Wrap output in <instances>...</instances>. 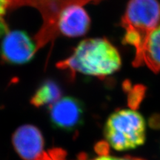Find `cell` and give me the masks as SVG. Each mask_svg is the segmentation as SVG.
Here are the masks:
<instances>
[{
	"label": "cell",
	"mask_w": 160,
	"mask_h": 160,
	"mask_svg": "<svg viewBox=\"0 0 160 160\" xmlns=\"http://www.w3.org/2000/svg\"><path fill=\"white\" fill-rule=\"evenodd\" d=\"M13 147L25 160H37L45 152L44 139L35 126L25 125L18 128L13 135Z\"/></svg>",
	"instance_id": "52a82bcc"
},
{
	"label": "cell",
	"mask_w": 160,
	"mask_h": 160,
	"mask_svg": "<svg viewBox=\"0 0 160 160\" xmlns=\"http://www.w3.org/2000/svg\"><path fill=\"white\" fill-rule=\"evenodd\" d=\"M11 0H0V21L3 20L4 16L9 10Z\"/></svg>",
	"instance_id": "4fadbf2b"
},
{
	"label": "cell",
	"mask_w": 160,
	"mask_h": 160,
	"mask_svg": "<svg viewBox=\"0 0 160 160\" xmlns=\"http://www.w3.org/2000/svg\"><path fill=\"white\" fill-rule=\"evenodd\" d=\"M37 48L34 40L25 31H8L0 45V57L6 63L23 65L33 59Z\"/></svg>",
	"instance_id": "5b68a950"
},
{
	"label": "cell",
	"mask_w": 160,
	"mask_h": 160,
	"mask_svg": "<svg viewBox=\"0 0 160 160\" xmlns=\"http://www.w3.org/2000/svg\"><path fill=\"white\" fill-rule=\"evenodd\" d=\"M122 65L119 52L105 38H91L81 41L68 57L57 67L68 73L71 79L79 73L103 79L119 71Z\"/></svg>",
	"instance_id": "6da1fadb"
},
{
	"label": "cell",
	"mask_w": 160,
	"mask_h": 160,
	"mask_svg": "<svg viewBox=\"0 0 160 160\" xmlns=\"http://www.w3.org/2000/svg\"><path fill=\"white\" fill-rule=\"evenodd\" d=\"M62 90L59 85L51 79L44 81L31 99V104L37 108L50 107L62 98Z\"/></svg>",
	"instance_id": "9c48e42d"
},
{
	"label": "cell",
	"mask_w": 160,
	"mask_h": 160,
	"mask_svg": "<svg viewBox=\"0 0 160 160\" xmlns=\"http://www.w3.org/2000/svg\"><path fill=\"white\" fill-rule=\"evenodd\" d=\"M49 117L54 128L67 132L76 131L83 123V104L75 97H62L49 107Z\"/></svg>",
	"instance_id": "8992f818"
},
{
	"label": "cell",
	"mask_w": 160,
	"mask_h": 160,
	"mask_svg": "<svg viewBox=\"0 0 160 160\" xmlns=\"http://www.w3.org/2000/svg\"><path fill=\"white\" fill-rule=\"evenodd\" d=\"M119 25L125 30L122 43L135 49L133 66L145 65L150 37L160 25V4L157 0H130Z\"/></svg>",
	"instance_id": "7a4b0ae2"
},
{
	"label": "cell",
	"mask_w": 160,
	"mask_h": 160,
	"mask_svg": "<svg viewBox=\"0 0 160 160\" xmlns=\"http://www.w3.org/2000/svg\"><path fill=\"white\" fill-rule=\"evenodd\" d=\"M91 160H145L140 158L129 157L126 156L123 157H112L108 154H100L99 157L94 158V159Z\"/></svg>",
	"instance_id": "7c38bea8"
},
{
	"label": "cell",
	"mask_w": 160,
	"mask_h": 160,
	"mask_svg": "<svg viewBox=\"0 0 160 160\" xmlns=\"http://www.w3.org/2000/svg\"><path fill=\"white\" fill-rule=\"evenodd\" d=\"M104 135L107 142L116 151L135 149L145 142V120L134 110H119L108 118Z\"/></svg>",
	"instance_id": "3957f363"
},
{
	"label": "cell",
	"mask_w": 160,
	"mask_h": 160,
	"mask_svg": "<svg viewBox=\"0 0 160 160\" xmlns=\"http://www.w3.org/2000/svg\"><path fill=\"white\" fill-rule=\"evenodd\" d=\"M91 26V18L83 6L68 8L60 16L58 22L59 34L68 37L85 35Z\"/></svg>",
	"instance_id": "ba28073f"
},
{
	"label": "cell",
	"mask_w": 160,
	"mask_h": 160,
	"mask_svg": "<svg viewBox=\"0 0 160 160\" xmlns=\"http://www.w3.org/2000/svg\"><path fill=\"white\" fill-rule=\"evenodd\" d=\"M102 0H11L9 10L22 6L34 8L41 14L42 23L33 40L37 51L51 43L59 36L58 22L62 13L73 6H84L88 4H98Z\"/></svg>",
	"instance_id": "277c9868"
},
{
	"label": "cell",
	"mask_w": 160,
	"mask_h": 160,
	"mask_svg": "<svg viewBox=\"0 0 160 160\" xmlns=\"http://www.w3.org/2000/svg\"><path fill=\"white\" fill-rule=\"evenodd\" d=\"M145 65L156 73L160 71V25L150 37Z\"/></svg>",
	"instance_id": "30bf717a"
},
{
	"label": "cell",
	"mask_w": 160,
	"mask_h": 160,
	"mask_svg": "<svg viewBox=\"0 0 160 160\" xmlns=\"http://www.w3.org/2000/svg\"><path fill=\"white\" fill-rule=\"evenodd\" d=\"M37 160H68L65 151L61 148H53L46 151ZM80 160H84L80 159Z\"/></svg>",
	"instance_id": "8fae6325"
}]
</instances>
